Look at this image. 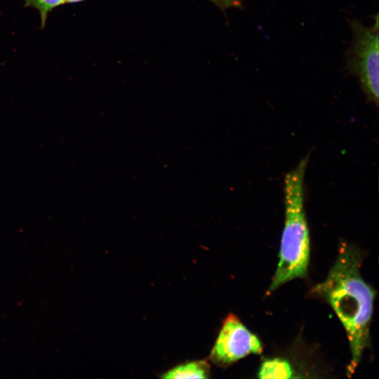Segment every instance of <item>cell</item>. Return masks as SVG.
Segmentation results:
<instances>
[{"instance_id": "1", "label": "cell", "mask_w": 379, "mask_h": 379, "mask_svg": "<svg viewBox=\"0 0 379 379\" xmlns=\"http://www.w3.org/2000/svg\"><path fill=\"white\" fill-rule=\"evenodd\" d=\"M361 261L356 248L342 244L327 277L313 288L331 306L346 331L352 357L347 366L349 376L354 373L369 344L375 296V290L361 275Z\"/></svg>"}, {"instance_id": "2", "label": "cell", "mask_w": 379, "mask_h": 379, "mask_svg": "<svg viewBox=\"0 0 379 379\" xmlns=\"http://www.w3.org/2000/svg\"><path fill=\"white\" fill-rule=\"evenodd\" d=\"M307 162V157L301 159L284 178V225L279 262L268 293L289 281L307 275L310 241L304 208V179Z\"/></svg>"}, {"instance_id": "3", "label": "cell", "mask_w": 379, "mask_h": 379, "mask_svg": "<svg viewBox=\"0 0 379 379\" xmlns=\"http://www.w3.org/2000/svg\"><path fill=\"white\" fill-rule=\"evenodd\" d=\"M374 22L364 25L358 20H349L353 39L345 55V67L355 76L369 100L378 103V15Z\"/></svg>"}, {"instance_id": "4", "label": "cell", "mask_w": 379, "mask_h": 379, "mask_svg": "<svg viewBox=\"0 0 379 379\" xmlns=\"http://www.w3.org/2000/svg\"><path fill=\"white\" fill-rule=\"evenodd\" d=\"M262 352L259 338L230 313L222 323L208 359L218 366L227 367L250 354Z\"/></svg>"}, {"instance_id": "5", "label": "cell", "mask_w": 379, "mask_h": 379, "mask_svg": "<svg viewBox=\"0 0 379 379\" xmlns=\"http://www.w3.org/2000/svg\"><path fill=\"white\" fill-rule=\"evenodd\" d=\"M161 378H209L211 366L206 360H195L178 364L163 373Z\"/></svg>"}, {"instance_id": "6", "label": "cell", "mask_w": 379, "mask_h": 379, "mask_svg": "<svg viewBox=\"0 0 379 379\" xmlns=\"http://www.w3.org/2000/svg\"><path fill=\"white\" fill-rule=\"evenodd\" d=\"M259 378H293V370L291 364L281 358L267 359L258 370Z\"/></svg>"}, {"instance_id": "7", "label": "cell", "mask_w": 379, "mask_h": 379, "mask_svg": "<svg viewBox=\"0 0 379 379\" xmlns=\"http://www.w3.org/2000/svg\"><path fill=\"white\" fill-rule=\"evenodd\" d=\"M25 6L36 8L40 13L41 27H44L48 14L54 8L65 3V0H24Z\"/></svg>"}, {"instance_id": "8", "label": "cell", "mask_w": 379, "mask_h": 379, "mask_svg": "<svg viewBox=\"0 0 379 379\" xmlns=\"http://www.w3.org/2000/svg\"><path fill=\"white\" fill-rule=\"evenodd\" d=\"M214 3L219 8L225 11L229 8L242 7V4L240 0H209Z\"/></svg>"}, {"instance_id": "9", "label": "cell", "mask_w": 379, "mask_h": 379, "mask_svg": "<svg viewBox=\"0 0 379 379\" xmlns=\"http://www.w3.org/2000/svg\"><path fill=\"white\" fill-rule=\"evenodd\" d=\"M84 0H65V3H77Z\"/></svg>"}]
</instances>
